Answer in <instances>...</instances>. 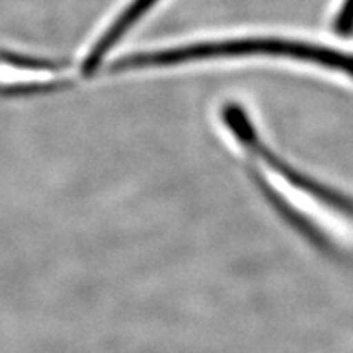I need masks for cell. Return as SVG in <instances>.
I'll return each instance as SVG.
<instances>
[{
    "instance_id": "1",
    "label": "cell",
    "mask_w": 353,
    "mask_h": 353,
    "mask_svg": "<svg viewBox=\"0 0 353 353\" xmlns=\"http://www.w3.org/2000/svg\"><path fill=\"white\" fill-rule=\"evenodd\" d=\"M239 57V56H280L317 63L324 68L342 70L353 76V56L345 52L316 46V44L285 41V39H239L224 43H201L174 48L161 52L136 54L125 57L114 64V69L149 68V65H170L193 59L211 57Z\"/></svg>"
},
{
    "instance_id": "2",
    "label": "cell",
    "mask_w": 353,
    "mask_h": 353,
    "mask_svg": "<svg viewBox=\"0 0 353 353\" xmlns=\"http://www.w3.org/2000/svg\"><path fill=\"white\" fill-rule=\"evenodd\" d=\"M156 2L157 0H134V2L123 12L120 19L110 26L108 32L99 39V43L95 44L94 50H92L90 54L87 56L85 63H83V74L94 72V70L99 68L101 57L107 54L110 48H112L113 44L123 37V33H125L136 20H139Z\"/></svg>"
},
{
    "instance_id": "3",
    "label": "cell",
    "mask_w": 353,
    "mask_h": 353,
    "mask_svg": "<svg viewBox=\"0 0 353 353\" xmlns=\"http://www.w3.org/2000/svg\"><path fill=\"white\" fill-rule=\"evenodd\" d=\"M335 32L341 34H350L353 32V0H345L337 20H335Z\"/></svg>"
},
{
    "instance_id": "4",
    "label": "cell",
    "mask_w": 353,
    "mask_h": 353,
    "mask_svg": "<svg viewBox=\"0 0 353 353\" xmlns=\"http://www.w3.org/2000/svg\"><path fill=\"white\" fill-rule=\"evenodd\" d=\"M7 63L13 65H20L23 69H34V70H51L54 69V64L46 63V61H38V59H26V57L20 56H6Z\"/></svg>"
}]
</instances>
